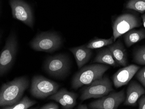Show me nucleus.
<instances>
[{"label": "nucleus", "instance_id": "9", "mask_svg": "<svg viewBox=\"0 0 145 109\" xmlns=\"http://www.w3.org/2000/svg\"><path fill=\"white\" fill-rule=\"evenodd\" d=\"M10 5L13 18L32 28L34 18L30 6L22 0H10Z\"/></svg>", "mask_w": 145, "mask_h": 109}, {"label": "nucleus", "instance_id": "3", "mask_svg": "<svg viewBox=\"0 0 145 109\" xmlns=\"http://www.w3.org/2000/svg\"><path fill=\"white\" fill-rule=\"evenodd\" d=\"M61 44V38L57 33L43 32L30 42V46L36 51L52 53L60 48Z\"/></svg>", "mask_w": 145, "mask_h": 109}, {"label": "nucleus", "instance_id": "6", "mask_svg": "<svg viewBox=\"0 0 145 109\" xmlns=\"http://www.w3.org/2000/svg\"><path fill=\"white\" fill-rule=\"evenodd\" d=\"M113 91L110 80L107 76H104L96 80L88 87L84 89L80 96V100L84 101L90 98H101Z\"/></svg>", "mask_w": 145, "mask_h": 109}, {"label": "nucleus", "instance_id": "25", "mask_svg": "<svg viewBox=\"0 0 145 109\" xmlns=\"http://www.w3.org/2000/svg\"><path fill=\"white\" fill-rule=\"evenodd\" d=\"M139 109H145V96L142 97L139 100Z\"/></svg>", "mask_w": 145, "mask_h": 109}, {"label": "nucleus", "instance_id": "22", "mask_svg": "<svg viewBox=\"0 0 145 109\" xmlns=\"http://www.w3.org/2000/svg\"><path fill=\"white\" fill-rule=\"evenodd\" d=\"M49 99H50V100H54L58 102L59 103H60L61 105L62 108L63 109H70L69 106L67 104L66 102L65 101L64 99L57 92L51 95V96L49 98Z\"/></svg>", "mask_w": 145, "mask_h": 109}, {"label": "nucleus", "instance_id": "14", "mask_svg": "<svg viewBox=\"0 0 145 109\" xmlns=\"http://www.w3.org/2000/svg\"><path fill=\"white\" fill-rule=\"evenodd\" d=\"M74 54L79 69L82 68L90 60L92 54L91 49L86 45H82L69 49Z\"/></svg>", "mask_w": 145, "mask_h": 109}, {"label": "nucleus", "instance_id": "19", "mask_svg": "<svg viewBox=\"0 0 145 109\" xmlns=\"http://www.w3.org/2000/svg\"><path fill=\"white\" fill-rule=\"evenodd\" d=\"M57 92L60 94L66 102L70 109L73 108L76 104L77 95L74 93L68 91L67 89L62 88Z\"/></svg>", "mask_w": 145, "mask_h": 109}, {"label": "nucleus", "instance_id": "7", "mask_svg": "<svg viewBox=\"0 0 145 109\" xmlns=\"http://www.w3.org/2000/svg\"><path fill=\"white\" fill-rule=\"evenodd\" d=\"M69 67V59L63 54L49 57L44 65L45 71L51 76L57 78L65 76L68 72Z\"/></svg>", "mask_w": 145, "mask_h": 109}, {"label": "nucleus", "instance_id": "10", "mask_svg": "<svg viewBox=\"0 0 145 109\" xmlns=\"http://www.w3.org/2000/svg\"><path fill=\"white\" fill-rule=\"evenodd\" d=\"M126 97L124 89H122L92 102L89 106V109H116L124 102Z\"/></svg>", "mask_w": 145, "mask_h": 109}, {"label": "nucleus", "instance_id": "15", "mask_svg": "<svg viewBox=\"0 0 145 109\" xmlns=\"http://www.w3.org/2000/svg\"><path fill=\"white\" fill-rule=\"evenodd\" d=\"M93 63L106 64L114 67L120 66L116 62L108 48L103 49L99 51L94 58Z\"/></svg>", "mask_w": 145, "mask_h": 109}, {"label": "nucleus", "instance_id": "13", "mask_svg": "<svg viewBox=\"0 0 145 109\" xmlns=\"http://www.w3.org/2000/svg\"><path fill=\"white\" fill-rule=\"evenodd\" d=\"M108 48L118 65L127 66L128 62L127 51L120 40L110 45Z\"/></svg>", "mask_w": 145, "mask_h": 109}, {"label": "nucleus", "instance_id": "12", "mask_svg": "<svg viewBox=\"0 0 145 109\" xmlns=\"http://www.w3.org/2000/svg\"><path fill=\"white\" fill-rule=\"evenodd\" d=\"M145 93V89L140 84L136 81H132L127 89V96L123 104L130 106L136 105L138 99Z\"/></svg>", "mask_w": 145, "mask_h": 109}, {"label": "nucleus", "instance_id": "1", "mask_svg": "<svg viewBox=\"0 0 145 109\" xmlns=\"http://www.w3.org/2000/svg\"><path fill=\"white\" fill-rule=\"evenodd\" d=\"M29 85V80L25 76L3 84L0 90V106H10L18 102L22 99Z\"/></svg>", "mask_w": 145, "mask_h": 109}, {"label": "nucleus", "instance_id": "8", "mask_svg": "<svg viewBox=\"0 0 145 109\" xmlns=\"http://www.w3.org/2000/svg\"><path fill=\"white\" fill-rule=\"evenodd\" d=\"M141 25L139 18L131 14H125L119 16L115 20L113 26L114 41L133 28Z\"/></svg>", "mask_w": 145, "mask_h": 109}, {"label": "nucleus", "instance_id": "2", "mask_svg": "<svg viewBox=\"0 0 145 109\" xmlns=\"http://www.w3.org/2000/svg\"><path fill=\"white\" fill-rule=\"evenodd\" d=\"M109 68L108 66L103 64H93L83 67L74 76L72 80V88L76 90L84 85H89L96 80L102 78Z\"/></svg>", "mask_w": 145, "mask_h": 109}, {"label": "nucleus", "instance_id": "17", "mask_svg": "<svg viewBox=\"0 0 145 109\" xmlns=\"http://www.w3.org/2000/svg\"><path fill=\"white\" fill-rule=\"evenodd\" d=\"M37 103V102L30 99L27 96H24L18 102L10 106L1 107L3 109H27Z\"/></svg>", "mask_w": 145, "mask_h": 109}, {"label": "nucleus", "instance_id": "16", "mask_svg": "<svg viewBox=\"0 0 145 109\" xmlns=\"http://www.w3.org/2000/svg\"><path fill=\"white\" fill-rule=\"evenodd\" d=\"M125 44L128 48L145 38V30H130L124 35Z\"/></svg>", "mask_w": 145, "mask_h": 109}, {"label": "nucleus", "instance_id": "21", "mask_svg": "<svg viewBox=\"0 0 145 109\" xmlns=\"http://www.w3.org/2000/svg\"><path fill=\"white\" fill-rule=\"evenodd\" d=\"M133 60L139 65H145V46L139 48L135 51Z\"/></svg>", "mask_w": 145, "mask_h": 109}, {"label": "nucleus", "instance_id": "4", "mask_svg": "<svg viewBox=\"0 0 145 109\" xmlns=\"http://www.w3.org/2000/svg\"><path fill=\"white\" fill-rule=\"evenodd\" d=\"M60 85L42 76H35L32 79L30 92L37 99H45L57 92Z\"/></svg>", "mask_w": 145, "mask_h": 109}, {"label": "nucleus", "instance_id": "24", "mask_svg": "<svg viewBox=\"0 0 145 109\" xmlns=\"http://www.w3.org/2000/svg\"><path fill=\"white\" fill-rule=\"evenodd\" d=\"M40 109H59V106L57 104L54 103V102H50L49 104H46L43 106L40 107Z\"/></svg>", "mask_w": 145, "mask_h": 109}, {"label": "nucleus", "instance_id": "18", "mask_svg": "<svg viewBox=\"0 0 145 109\" xmlns=\"http://www.w3.org/2000/svg\"><path fill=\"white\" fill-rule=\"evenodd\" d=\"M114 41L113 36L109 39L96 38L89 41L86 46L87 48L90 49H96L105 46H109L114 43Z\"/></svg>", "mask_w": 145, "mask_h": 109}, {"label": "nucleus", "instance_id": "27", "mask_svg": "<svg viewBox=\"0 0 145 109\" xmlns=\"http://www.w3.org/2000/svg\"><path fill=\"white\" fill-rule=\"evenodd\" d=\"M142 22H143V26L145 28V14H143L142 16Z\"/></svg>", "mask_w": 145, "mask_h": 109}, {"label": "nucleus", "instance_id": "23", "mask_svg": "<svg viewBox=\"0 0 145 109\" xmlns=\"http://www.w3.org/2000/svg\"><path fill=\"white\" fill-rule=\"evenodd\" d=\"M136 77L145 88V67L139 70L136 73Z\"/></svg>", "mask_w": 145, "mask_h": 109}, {"label": "nucleus", "instance_id": "26", "mask_svg": "<svg viewBox=\"0 0 145 109\" xmlns=\"http://www.w3.org/2000/svg\"><path fill=\"white\" fill-rule=\"evenodd\" d=\"M76 109H88V107L86 104H80L77 106Z\"/></svg>", "mask_w": 145, "mask_h": 109}, {"label": "nucleus", "instance_id": "11", "mask_svg": "<svg viewBox=\"0 0 145 109\" xmlns=\"http://www.w3.org/2000/svg\"><path fill=\"white\" fill-rule=\"evenodd\" d=\"M140 69L138 66L132 65L118 70L113 76V83L115 87L118 88L127 85Z\"/></svg>", "mask_w": 145, "mask_h": 109}, {"label": "nucleus", "instance_id": "5", "mask_svg": "<svg viewBox=\"0 0 145 109\" xmlns=\"http://www.w3.org/2000/svg\"><path fill=\"white\" fill-rule=\"evenodd\" d=\"M18 41L16 35L10 34L7 38L5 47L0 56V75H5L14 63L18 50Z\"/></svg>", "mask_w": 145, "mask_h": 109}, {"label": "nucleus", "instance_id": "20", "mask_svg": "<svg viewBox=\"0 0 145 109\" xmlns=\"http://www.w3.org/2000/svg\"><path fill=\"white\" fill-rule=\"evenodd\" d=\"M126 8L143 13L145 11V0H130L127 4Z\"/></svg>", "mask_w": 145, "mask_h": 109}]
</instances>
